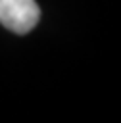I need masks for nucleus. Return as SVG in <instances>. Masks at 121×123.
<instances>
[{
  "mask_svg": "<svg viewBox=\"0 0 121 123\" xmlns=\"http://www.w3.org/2000/svg\"><path fill=\"white\" fill-rule=\"evenodd\" d=\"M40 17V8L35 0H0V23L17 33H29Z\"/></svg>",
  "mask_w": 121,
  "mask_h": 123,
  "instance_id": "1",
  "label": "nucleus"
}]
</instances>
